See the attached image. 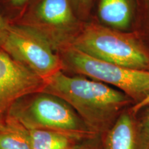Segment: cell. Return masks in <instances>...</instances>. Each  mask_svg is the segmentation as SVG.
I'll return each instance as SVG.
<instances>
[{"label":"cell","instance_id":"obj_13","mask_svg":"<svg viewBox=\"0 0 149 149\" xmlns=\"http://www.w3.org/2000/svg\"><path fill=\"white\" fill-rule=\"evenodd\" d=\"M97 138L99 137L85 141L77 149H103L102 143L98 142Z\"/></svg>","mask_w":149,"mask_h":149},{"label":"cell","instance_id":"obj_3","mask_svg":"<svg viewBox=\"0 0 149 149\" xmlns=\"http://www.w3.org/2000/svg\"><path fill=\"white\" fill-rule=\"evenodd\" d=\"M72 46L97 59L133 69L149 71V53L131 35L90 24Z\"/></svg>","mask_w":149,"mask_h":149},{"label":"cell","instance_id":"obj_10","mask_svg":"<svg viewBox=\"0 0 149 149\" xmlns=\"http://www.w3.org/2000/svg\"><path fill=\"white\" fill-rule=\"evenodd\" d=\"M99 15L105 24L117 29H125L131 17L128 0H100Z\"/></svg>","mask_w":149,"mask_h":149},{"label":"cell","instance_id":"obj_15","mask_svg":"<svg viewBox=\"0 0 149 149\" xmlns=\"http://www.w3.org/2000/svg\"><path fill=\"white\" fill-rule=\"evenodd\" d=\"M147 107H149V95L141 102L133 104L132 107H130V110L134 114L137 115V113L140 111L141 109H144Z\"/></svg>","mask_w":149,"mask_h":149},{"label":"cell","instance_id":"obj_5","mask_svg":"<svg viewBox=\"0 0 149 149\" xmlns=\"http://www.w3.org/2000/svg\"><path fill=\"white\" fill-rule=\"evenodd\" d=\"M1 48L44 79L64 67L48 41L29 28L10 26Z\"/></svg>","mask_w":149,"mask_h":149},{"label":"cell","instance_id":"obj_11","mask_svg":"<svg viewBox=\"0 0 149 149\" xmlns=\"http://www.w3.org/2000/svg\"><path fill=\"white\" fill-rule=\"evenodd\" d=\"M0 149H32L25 127L9 117L0 124Z\"/></svg>","mask_w":149,"mask_h":149},{"label":"cell","instance_id":"obj_4","mask_svg":"<svg viewBox=\"0 0 149 149\" xmlns=\"http://www.w3.org/2000/svg\"><path fill=\"white\" fill-rule=\"evenodd\" d=\"M63 64L76 73L101 81L125 93L134 104L149 95V71L133 69L97 59L71 46L64 54Z\"/></svg>","mask_w":149,"mask_h":149},{"label":"cell","instance_id":"obj_9","mask_svg":"<svg viewBox=\"0 0 149 149\" xmlns=\"http://www.w3.org/2000/svg\"><path fill=\"white\" fill-rule=\"evenodd\" d=\"M37 13L44 23L58 28L69 26L74 20L68 0H43Z\"/></svg>","mask_w":149,"mask_h":149},{"label":"cell","instance_id":"obj_6","mask_svg":"<svg viewBox=\"0 0 149 149\" xmlns=\"http://www.w3.org/2000/svg\"><path fill=\"white\" fill-rule=\"evenodd\" d=\"M45 81L21 62L0 51V124L19 100L42 91Z\"/></svg>","mask_w":149,"mask_h":149},{"label":"cell","instance_id":"obj_1","mask_svg":"<svg viewBox=\"0 0 149 149\" xmlns=\"http://www.w3.org/2000/svg\"><path fill=\"white\" fill-rule=\"evenodd\" d=\"M44 81L43 92L69 104L89 129L100 137L135 104L125 93L111 86L89 77L67 75L62 70Z\"/></svg>","mask_w":149,"mask_h":149},{"label":"cell","instance_id":"obj_17","mask_svg":"<svg viewBox=\"0 0 149 149\" xmlns=\"http://www.w3.org/2000/svg\"><path fill=\"white\" fill-rule=\"evenodd\" d=\"M14 6H22L28 0H10Z\"/></svg>","mask_w":149,"mask_h":149},{"label":"cell","instance_id":"obj_12","mask_svg":"<svg viewBox=\"0 0 149 149\" xmlns=\"http://www.w3.org/2000/svg\"><path fill=\"white\" fill-rule=\"evenodd\" d=\"M139 123L141 149H149V109Z\"/></svg>","mask_w":149,"mask_h":149},{"label":"cell","instance_id":"obj_16","mask_svg":"<svg viewBox=\"0 0 149 149\" xmlns=\"http://www.w3.org/2000/svg\"><path fill=\"white\" fill-rule=\"evenodd\" d=\"M74 4L81 11H86L90 6L92 0H72Z\"/></svg>","mask_w":149,"mask_h":149},{"label":"cell","instance_id":"obj_7","mask_svg":"<svg viewBox=\"0 0 149 149\" xmlns=\"http://www.w3.org/2000/svg\"><path fill=\"white\" fill-rule=\"evenodd\" d=\"M130 108L102 136L103 149H141L139 120Z\"/></svg>","mask_w":149,"mask_h":149},{"label":"cell","instance_id":"obj_8","mask_svg":"<svg viewBox=\"0 0 149 149\" xmlns=\"http://www.w3.org/2000/svg\"><path fill=\"white\" fill-rule=\"evenodd\" d=\"M25 128L32 149H77L85 141L88 140L55 130Z\"/></svg>","mask_w":149,"mask_h":149},{"label":"cell","instance_id":"obj_14","mask_svg":"<svg viewBox=\"0 0 149 149\" xmlns=\"http://www.w3.org/2000/svg\"><path fill=\"white\" fill-rule=\"evenodd\" d=\"M10 25L5 21V19L0 15V48L2 45L3 41H4L7 33H8V29Z\"/></svg>","mask_w":149,"mask_h":149},{"label":"cell","instance_id":"obj_2","mask_svg":"<svg viewBox=\"0 0 149 149\" xmlns=\"http://www.w3.org/2000/svg\"><path fill=\"white\" fill-rule=\"evenodd\" d=\"M8 117L27 128L55 130L83 139L100 137L89 129L69 104L43 91L19 100L11 108Z\"/></svg>","mask_w":149,"mask_h":149}]
</instances>
